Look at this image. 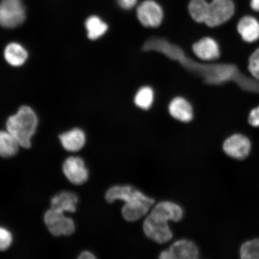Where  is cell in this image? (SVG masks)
<instances>
[{
  "mask_svg": "<svg viewBox=\"0 0 259 259\" xmlns=\"http://www.w3.org/2000/svg\"><path fill=\"white\" fill-rule=\"evenodd\" d=\"M137 16L139 22L144 27L155 28L161 24L163 12L157 2L146 0L138 6Z\"/></svg>",
  "mask_w": 259,
  "mask_h": 259,
  "instance_id": "9",
  "label": "cell"
},
{
  "mask_svg": "<svg viewBox=\"0 0 259 259\" xmlns=\"http://www.w3.org/2000/svg\"><path fill=\"white\" fill-rule=\"evenodd\" d=\"M248 124L252 127H259V105L250 110L248 115Z\"/></svg>",
  "mask_w": 259,
  "mask_h": 259,
  "instance_id": "25",
  "label": "cell"
},
{
  "mask_svg": "<svg viewBox=\"0 0 259 259\" xmlns=\"http://www.w3.org/2000/svg\"><path fill=\"white\" fill-rule=\"evenodd\" d=\"M223 150L230 157L236 160L245 159L250 153L251 141L244 135L235 134L223 142Z\"/></svg>",
  "mask_w": 259,
  "mask_h": 259,
  "instance_id": "8",
  "label": "cell"
},
{
  "mask_svg": "<svg viewBox=\"0 0 259 259\" xmlns=\"http://www.w3.org/2000/svg\"><path fill=\"white\" fill-rule=\"evenodd\" d=\"M247 69L251 76L259 81V47L250 55L248 59Z\"/></svg>",
  "mask_w": 259,
  "mask_h": 259,
  "instance_id": "23",
  "label": "cell"
},
{
  "mask_svg": "<svg viewBox=\"0 0 259 259\" xmlns=\"http://www.w3.org/2000/svg\"><path fill=\"white\" fill-rule=\"evenodd\" d=\"M150 214L167 220L178 222L183 219L184 211L178 204L171 201H162L154 206Z\"/></svg>",
  "mask_w": 259,
  "mask_h": 259,
  "instance_id": "13",
  "label": "cell"
},
{
  "mask_svg": "<svg viewBox=\"0 0 259 259\" xmlns=\"http://www.w3.org/2000/svg\"><path fill=\"white\" fill-rule=\"evenodd\" d=\"M78 197L71 192H62L55 195L51 199V208L62 212H74L76 210Z\"/></svg>",
  "mask_w": 259,
  "mask_h": 259,
  "instance_id": "16",
  "label": "cell"
},
{
  "mask_svg": "<svg viewBox=\"0 0 259 259\" xmlns=\"http://www.w3.org/2000/svg\"><path fill=\"white\" fill-rule=\"evenodd\" d=\"M170 115L183 122H189L193 118L192 105L185 99L178 97L171 100L169 106Z\"/></svg>",
  "mask_w": 259,
  "mask_h": 259,
  "instance_id": "15",
  "label": "cell"
},
{
  "mask_svg": "<svg viewBox=\"0 0 259 259\" xmlns=\"http://www.w3.org/2000/svg\"><path fill=\"white\" fill-rule=\"evenodd\" d=\"M250 5L252 11L259 13V0H250Z\"/></svg>",
  "mask_w": 259,
  "mask_h": 259,
  "instance_id": "28",
  "label": "cell"
},
{
  "mask_svg": "<svg viewBox=\"0 0 259 259\" xmlns=\"http://www.w3.org/2000/svg\"><path fill=\"white\" fill-rule=\"evenodd\" d=\"M105 199L109 203L117 200L124 202L121 214L126 221L130 222H137L147 215L155 203L153 199L129 185L109 188L106 193Z\"/></svg>",
  "mask_w": 259,
  "mask_h": 259,
  "instance_id": "1",
  "label": "cell"
},
{
  "mask_svg": "<svg viewBox=\"0 0 259 259\" xmlns=\"http://www.w3.org/2000/svg\"><path fill=\"white\" fill-rule=\"evenodd\" d=\"M44 222L48 231L54 236H70L75 231L73 220L56 209L51 208L45 212Z\"/></svg>",
  "mask_w": 259,
  "mask_h": 259,
  "instance_id": "6",
  "label": "cell"
},
{
  "mask_svg": "<svg viewBox=\"0 0 259 259\" xmlns=\"http://www.w3.org/2000/svg\"><path fill=\"white\" fill-rule=\"evenodd\" d=\"M199 250L195 243L183 239L175 241L169 248L162 251L158 258L161 259H197Z\"/></svg>",
  "mask_w": 259,
  "mask_h": 259,
  "instance_id": "7",
  "label": "cell"
},
{
  "mask_svg": "<svg viewBox=\"0 0 259 259\" xmlns=\"http://www.w3.org/2000/svg\"><path fill=\"white\" fill-rule=\"evenodd\" d=\"M13 242V236L8 229L0 227V251L7 250Z\"/></svg>",
  "mask_w": 259,
  "mask_h": 259,
  "instance_id": "24",
  "label": "cell"
},
{
  "mask_svg": "<svg viewBox=\"0 0 259 259\" xmlns=\"http://www.w3.org/2000/svg\"><path fill=\"white\" fill-rule=\"evenodd\" d=\"M37 115L30 107L22 106L17 113L10 116L6 122V128L15 138L20 147L30 148L31 139L38 126Z\"/></svg>",
  "mask_w": 259,
  "mask_h": 259,
  "instance_id": "2",
  "label": "cell"
},
{
  "mask_svg": "<svg viewBox=\"0 0 259 259\" xmlns=\"http://www.w3.org/2000/svg\"><path fill=\"white\" fill-rule=\"evenodd\" d=\"M25 19L21 0H2L0 2V25L7 28L19 27Z\"/></svg>",
  "mask_w": 259,
  "mask_h": 259,
  "instance_id": "4",
  "label": "cell"
},
{
  "mask_svg": "<svg viewBox=\"0 0 259 259\" xmlns=\"http://www.w3.org/2000/svg\"><path fill=\"white\" fill-rule=\"evenodd\" d=\"M193 51L200 60L206 61L218 60L221 54L218 42L209 37L202 38L194 44Z\"/></svg>",
  "mask_w": 259,
  "mask_h": 259,
  "instance_id": "12",
  "label": "cell"
},
{
  "mask_svg": "<svg viewBox=\"0 0 259 259\" xmlns=\"http://www.w3.org/2000/svg\"><path fill=\"white\" fill-rule=\"evenodd\" d=\"M236 30L245 43L254 44L259 40V21L253 16H242L238 22Z\"/></svg>",
  "mask_w": 259,
  "mask_h": 259,
  "instance_id": "11",
  "label": "cell"
},
{
  "mask_svg": "<svg viewBox=\"0 0 259 259\" xmlns=\"http://www.w3.org/2000/svg\"><path fill=\"white\" fill-rule=\"evenodd\" d=\"M63 147L67 151L75 153L82 150L86 143V136L82 130L73 128L60 135Z\"/></svg>",
  "mask_w": 259,
  "mask_h": 259,
  "instance_id": "14",
  "label": "cell"
},
{
  "mask_svg": "<svg viewBox=\"0 0 259 259\" xmlns=\"http://www.w3.org/2000/svg\"><path fill=\"white\" fill-rule=\"evenodd\" d=\"M85 27L91 40H96L101 37L108 29V25L97 16H90L87 19Z\"/></svg>",
  "mask_w": 259,
  "mask_h": 259,
  "instance_id": "19",
  "label": "cell"
},
{
  "mask_svg": "<svg viewBox=\"0 0 259 259\" xmlns=\"http://www.w3.org/2000/svg\"><path fill=\"white\" fill-rule=\"evenodd\" d=\"M78 258L80 259H94L96 258V257L92 252L84 251L81 252Z\"/></svg>",
  "mask_w": 259,
  "mask_h": 259,
  "instance_id": "27",
  "label": "cell"
},
{
  "mask_svg": "<svg viewBox=\"0 0 259 259\" xmlns=\"http://www.w3.org/2000/svg\"><path fill=\"white\" fill-rule=\"evenodd\" d=\"M154 94L150 87H144L139 90L135 97V105L139 108L147 110L153 105Z\"/></svg>",
  "mask_w": 259,
  "mask_h": 259,
  "instance_id": "21",
  "label": "cell"
},
{
  "mask_svg": "<svg viewBox=\"0 0 259 259\" xmlns=\"http://www.w3.org/2000/svg\"><path fill=\"white\" fill-rule=\"evenodd\" d=\"M63 171L67 179L74 185H82L89 178L85 162L79 157L67 158L63 164Z\"/></svg>",
  "mask_w": 259,
  "mask_h": 259,
  "instance_id": "10",
  "label": "cell"
},
{
  "mask_svg": "<svg viewBox=\"0 0 259 259\" xmlns=\"http://www.w3.org/2000/svg\"><path fill=\"white\" fill-rule=\"evenodd\" d=\"M138 0H118V5L125 10L131 9L137 5Z\"/></svg>",
  "mask_w": 259,
  "mask_h": 259,
  "instance_id": "26",
  "label": "cell"
},
{
  "mask_svg": "<svg viewBox=\"0 0 259 259\" xmlns=\"http://www.w3.org/2000/svg\"><path fill=\"white\" fill-rule=\"evenodd\" d=\"M240 256L243 259H259V238L244 242L240 248Z\"/></svg>",
  "mask_w": 259,
  "mask_h": 259,
  "instance_id": "22",
  "label": "cell"
},
{
  "mask_svg": "<svg viewBox=\"0 0 259 259\" xmlns=\"http://www.w3.org/2000/svg\"><path fill=\"white\" fill-rule=\"evenodd\" d=\"M167 220L149 213L143 223L144 234L158 244H165L173 238V233Z\"/></svg>",
  "mask_w": 259,
  "mask_h": 259,
  "instance_id": "5",
  "label": "cell"
},
{
  "mask_svg": "<svg viewBox=\"0 0 259 259\" xmlns=\"http://www.w3.org/2000/svg\"><path fill=\"white\" fill-rule=\"evenodd\" d=\"M19 147L17 141L8 131H0V156L14 157L18 153Z\"/></svg>",
  "mask_w": 259,
  "mask_h": 259,
  "instance_id": "18",
  "label": "cell"
},
{
  "mask_svg": "<svg viewBox=\"0 0 259 259\" xmlns=\"http://www.w3.org/2000/svg\"><path fill=\"white\" fill-rule=\"evenodd\" d=\"M209 3L206 0H191L189 5V12L194 21L205 24Z\"/></svg>",
  "mask_w": 259,
  "mask_h": 259,
  "instance_id": "20",
  "label": "cell"
},
{
  "mask_svg": "<svg viewBox=\"0 0 259 259\" xmlns=\"http://www.w3.org/2000/svg\"><path fill=\"white\" fill-rule=\"evenodd\" d=\"M5 58L7 62L14 67L23 65L28 58V53L20 44L11 43L5 50Z\"/></svg>",
  "mask_w": 259,
  "mask_h": 259,
  "instance_id": "17",
  "label": "cell"
},
{
  "mask_svg": "<svg viewBox=\"0 0 259 259\" xmlns=\"http://www.w3.org/2000/svg\"><path fill=\"white\" fill-rule=\"evenodd\" d=\"M235 12L236 6L232 0H212L209 3L205 24L210 28L220 27L231 20Z\"/></svg>",
  "mask_w": 259,
  "mask_h": 259,
  "instance_id": "3",
  "label": "cell"
}]
</instances>
